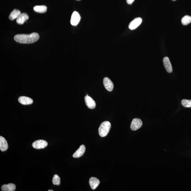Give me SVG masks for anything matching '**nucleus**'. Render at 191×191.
Masks as SVG:
<instances>
[{"mask_svg": "<svg viewBox=\"0 0 191 191\" xmlns=\"http://www.w3.org/2000/svg\"><path fill=\"white\" fill-rule=\"evenodd\" d=\"M142 20L141 18H135L129 24V28L131 30L135 29L142 23Z\"/></svg>", "mask_w": 191, "mask_h": 191, "instance_id": "nucleus-6", "label": "nucleus"}, {"mask_svg": "<svg viewBox=\"0 0 191 191\" xmlns=\"http://www.w3.org/2000/svg\"><path fill=\"white\" fill-rule=\"evenodd\" d=\"M21 14V11L19 10L14 9L10 14L9 19L11 20H13L16 18L17 19Z\"/></svg>", "mask_w": 191, "mask_h": 191, "instance_id": "nucleus-17", "label": "nucleus"}, {"mask_svg": "<svg viewBox=\"0 0 191 191\" xmlns=\"http://www.w3.org/2000/svg\"><path fill=\"white\" fill-rule=\"evenodd\" d=\"M163 65L164 66L166 71L169 73L172 72V71H173L172 70V67L169 57H165L163 58Z\"/></svg>", "mask_w": 191, "mask_h": 191, "instance_id": "nucleus-9", "label": "nucleus"}, {"mask_svg": "<svg viewBox=\"0 0 191 191\" xmlns=\"http://www.w3.org/2000/svg\"><path fill=\"white\" fill-rule=\"evenodd\" d=\"M142 121L138 118H135L132 121L131 129L133 131H136L140 128L142 125Z\"/></svg>", "mask_w": 191, "mask_h": 191, "instance_id": "nucleus-3", "label": "nucleus"}, {"mask_svg": "<svg viewBox=\"0 0 191 191\" xmlns=\"http://www.w3.org/2000/svg\"><path fill=\"white\" fill-rule=\"evenodd\" d=\"M39 38V34L36 32L29 34H17L14 37V39L16 42L21 44L33 43L36 42Z\"/></svg>", "mask_w": 191, "mask_h": 191, "instance_id": "nucleus-1", "label": "nucleus"}, {"mask_svg": "<svg viewBox=\"0 0 191 191\" xmlns=\"http://www.w3.org/2000/svg\"><path fill=\"white\" fill-rule=\"evenodd\" d=\"M103 83L106 90L109 91H112L114 87V85L110 79L107 77H104L103 79Z\"/></svg>", "mask_w": 191, "mask_h": 191, "instance_id": "nucleus-7", "label": "nucleus"}, {"mask_svg": "<svg viewBox=\"0 0 191 191\" xmlns=\"http://www.w3.org/2000/svg\"><path fill=\"white\" fill-rule=\"evenodd\" d=\"M135 0H126V2L129 4H131Z\"/></svg>", "mask_w": 191, "mask_h": 191, "instance_id": "nucleus-21", "label": "nucleus"}, {"mask_svg": "<svg viewBox=\"0 0 191 191\" xmlns=\"http://www.w3.org/2000/svg\"><path fill=\"white\" fill-rule=\"evenodd\" d=\"M61 183V179L58 175H54L53 179V183L54 185L59 186Z\"/></svg>", "mask_w": 191, "mask_h": 191, "instance_id": "nucleus-19", "label": "nucleus"}, {"mask_svg": "<svg viewBox=\"0 0 191 191\" xmlns=\"http://www.w3.org/2000/svg\"><path fill=\"white\" fill-rule=\"evenodd\" d=\"M181 22L183 25H188L191 22V17L189 15L185 16L182 18Z\"/></svg>", "mask_w": 191, "mask_h": 191, "instance_id": "nucleus-18", "label": "nucleus"}, {"mask_svg": "<svg viewBox=\"0 0 191 191\" xmlns=\"http://www.w3.org/2000/svg\"><path fill=\"white\" fill-rule=\"evenodd\" d=\"M85 146L84 145H82L73 154V156L74 158H79L82 156L85 151Z\"/></svg>", "mask_w": 191, "mask_h": 191, "instance_id": "nucleus-10", "label": "nucleus"}, {"mask_svg": "<svg viewBox=\"0 0 191 191\" xmlns=\"http://www.w3.org/2000/svg\"><path fill=\"white\" fill-rule=\"evenodd\" d=\"M28 18L29 16L28 14L26 13H22L17 18L16 22L17 24H23L26 21L28 20Z\"/></svg>", "mask_w": 191, "mask_h": 191, "instance_id": "nucleus-12", "label": "nucleus"}, {"mask_svg": "<svg viewBox=\"0 0 191 191\" xmlns=\"http://www.w3.org/2000/svg\"><path fill=\"white\" fill-rule=\"evenodd\" d=\"M172 1H176V0H172Z\"/></svg>", "mask_w": 191, "mask_h": 191, "instance_id": "nucleus-23", "label": "nucleus"}, {"mask_svg": "<svg viewBox=\"0 0 191 191\" xmlns=\"http://www.w3.org/2000/svg\"><path fill=\"white\" fill-rule=\"evenodd\" d=\"M111 123L108 121L103 122L98 129L99 135L101 137H104L108 134L111 128Z\"/></svg>", "mask_w": 191, "mask_h": 191, "instance_id": "nucleus-2", "label": "nucleus"}, {"mask_svg": "<svg viewBox=\"0 0 191 191\" xmlns=\"http://www.w3.org/2000/svg\"><path fill=\"white\" fill-rule=\"evenodd\" d=\"M48 191H53V190H48Z\"/></svg>", "mask_w": 191, "mask_h": 191, "instance_id": "nucleus-22", "label": "nucleus"}, {"mask_svg": "<svg viewBox=\"0 0 191 191\" xmlns=\"http://www.w3.org/2000/svg\"><path fill=\"white\" fill-rule=\"evenodd\" d=\"M89 183L91 189L93 190H95L100 184V181L97 178L92 177L90 179Z\"/></svg>", "mask_w": 191, "mask_h": 191, "instance_id": "nucleus-14", "label": "nucleus"}, {"mask_svg": "<svg viewBox=\"0 0 191 191\" xmlns=\"http://www.w3.org/2000/svg\"><path fill=\"white\" fill-rule=\"evenodd\" d=\"M77 1H80V0H77Z\"/></svg>", "mask_w": 191, "mask_h": 191, "instance_id": "nucleus-24", "label": "nucleus"}, {"mask_svg": "<svg viewBox=\"0 0 191 191\" xmlns=\"http://www.w3.org/2000/svg\"><path fill=\"white\" fill-rule=\"evenodd\" d=\"M18 101L21 104L23 105H29L32 104L33 103V100L30 98L25 97V96H21L18 99Z\"/></svg>", "mask_w": 191, "mask_h": 191, "instance_id": "nucleus-11", "label": "nucleus"}, {"mask_svg": "<svg viewBox=\"0 0 191 191\" xmlns=\"http://www.w3.org/2000/svg\"><path fill=\"white\" fill-rule=\"evenodd\" d=\"M48 143L44 140H38L34 142L32 144L34 148L40 149L44 148L48 146Z\"/></svg>", "mask_w": 191, "mask_h": 191, "instance_id": "nucleus-4", "label": "nucleus"}, {"mask_svg": "<svg viewBox=\"0 0 191 191\" xmlns=\"http://www.w3.org/2000/svg\"><path fill=\"white\" fill-rule=\"evenodd\" d=\"M16 187L15 184L9 183L8 184H4L1 186V190L3 191H14Z\"/></svg>", "mask_w": 191, "mask_h": 191, "instance_id": "nucleus-15", "label": "nucleus"}, {"mask_svg": "<svg viewBox=\"0 0 191 191\" xmlns=\"http://www.w3.org/2000/svg\"><path fill=\"white\" fill-rule=\"evenodd\" d=\"M8 148L7 140L2 136H0V149L2 152L6 151Z\"/></svg>", "mask_w": 191, "mask_h": 191, "instance_id": "nucleus-13", "label": "nucleus"}, {"mask_svg": "<svg viewBox=\"0 0 191 191\" xmlns=\"http://www.w3.org/2000/svg\"><path fill=\"white\" fill-rule=\"evenodd\" d=\"M81 17L80 16L79 14L77 11H74L72 14L71 23L72 25L76 26L79 24L80 22Z\"/></svg>", "mask_w": 191, "mask_h": 191, "instance_id": "nucleus-5", "label": "nucleus"}, {"mask_svg": "<svg viewBox=\"0 0 191 191\" xmlns=\"http://www.w3.org/2000/svg\"><path fill=\"white\" fill-rule=\"evenodd\" d=\"M181 104L185 107L191 108V100L183 99L182 100Z\"/></svg>", "mask_w": 191, "mask_h": 191, "instance_id": "nucleus-20", "label": "nucleus"}, {"mask_svg": "<svg viewBox=\"0 0 191 191\" xmlns=\"http://www.w3.org/2000/svg\"><path fill=\"white\" fill-rule=\"evenodd\" d=\"M47 7L45 5H37L34 7L33 10L36 12L44 13L47 12Z\"/></svg>", "mask_w": 191, "mask_h": 191, "instance_id": "nucleus-16", "label": "nucleus"}, {"mask_svg": "<svg viewBox=\"0 0 191 191\" xmlns=\"http://www.w3.org/2000/svg\"><path fill=\"white\" fill-rule=\"evenodd\" d=\"M85 101L86 105L88 108L90 109L95 108L96 106L95 102L90 96L87 95L85 96Z\"/></svg>", "mask_w": 191, "mask_h": 191, "instance_id": "nucleus-8", "label": "nucleus"}]
</instances>
